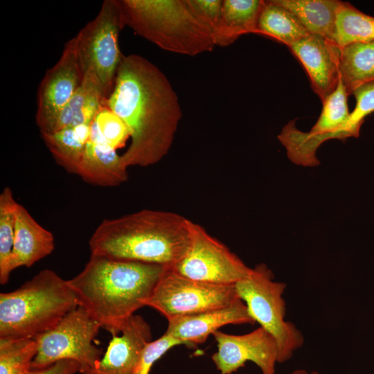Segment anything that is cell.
Returning a JSON list of instances; mask_svg holds the SVG:
<instances>
[{"label":"cell","mask_w":374,"mask_h":374,"mask_svg":"<svg viewBox=\"0 0 374 374\" xmlns=\"http://www.w3.org/2000/svg\"><path fill=\"white\" fill-rule=\"evenodd\" d=\"M105 105L128 130L130 143L122 154L127 168L153 165L167 154L182 112L170 81L153 63L139 55H123Z\"/></svg>","instance_id":"6da1fadb"},{"label":"cell","mask_w":374,"mask_h":374,"mask_svg":"<svg viewBox=\"0 0 374 374\" xmlns=\"http://www.w3.org/2000/svg\"><path fill=\"white\" fill-rule=\"evenodd\" d=\"M166 266L91 255L68 280L78 304L112 336L145 306Z\"/></svg>","instance_id":"7a4b0ae2"},{"label":"cell","mask_w":374,"mask_h":374,"mask_svg":"<svg viewBox=\"0 0 374 374\" xmlns=\"http://www.w3.org/2000/svg\"><path fill=\"white\" fill-rule=\"evenodd\" d=\"M192 222L173 212L150 209L105 219L89 239L91 255L172 267L188 250Z\"/></svg>","instance_id":"3957f363"},{"label":"cell","mask_w":374,"mask_h":374,"mask_svg":"<svg viewBox=\"0 0 374 374\" xmlns=\"http://www.w3.org/2000/svg\"><path fill=\"white\" fill-rule=\"evenodd\" d=\"M78 306L68 280L41 270L15 290L0 294V339H34Z\"/></svg>","instance_id":"277c9868"},{"label":"cell","mask_w":374,"mask_h":374,"mask_svg":"<svg viewBox=\"0 0 374 374\" xmlns=\"http://www.w3.org/2000/svg\"><path fill=\"white\" fill-rule=\"evenodd\" d=\"M125 26L163 50L194 56L215 46L187 0H120Z\"/></svg>","instance_id":"5b68a950"},{"label":"cell","mask_w":374,"mask_h":374,"mask_svg":"<svg viewBox=\"0 0 374 374\" xmlns=\"http://www.w3.org/2000/svg\"><path fill=\"white\" fill-rule=\"evenodd\" d=\"M235 287L255 323L275 339L278 363L289 361L303 346L305 338L294 323L285 319L287 309L283 294L286 284L275 280L272 271L260 263L251 268Z\"/></svg>","instance_id":"8992f818"},{"label":"cell","mask_w":374,"mask_h":374,"mask_svg":"<svg viewBox=\"0 0 374 374\" xmlns=\"http://www.w3.org/2000/svg\"><path fill=\"white\" fill-rule=\"evenodd\" d=\"M124 26L119 0H105L97 16L74 36L82 76L96 83L105 102L114 89L123 56L118 37Z\"/></svg>","instance_id":"52a82bcc"},{"label":"cell","mask_w":374,"mask_h":374,"mask_svg":"<svg viewBox=\"0 0 374 374\" xmlns=\"http://www.w3.org/2000/svg\"><path fill=\"white\" fill-rule=\"evenodd\" d=\"M101 328L82 306L67 313L55 326L34 338L37 351L31 369H40L58 361L71 359L80 365L81 374L101 359L102 350L93 344Z\"/></svg>","instance_id":"ba28073f"},{"label":"cell","mask_w":374,"mask_h":374,"mask_svg":"<svg viewBox=\"0 0 374 374\" xmlns=\"http://www.w3.org/2000/svg\"><path fill=\"white\" fill-rule=\"evenodd\" d=\"M238 299L235 285L193 280L167 267L145 306L168 319L223 307Z\"/></svg>","instance_id":"9c48e42d"},{"label":"cell","mask_w":374,"mask_h":374,"mask_svg":"<svg viewBox=\"0 0 374 374\" xmlns=\"http://www.w3.org/2000/svg\"><path fill=\"white\" fill-rule=\"evenodd\" d=\"M170 268L193 280L225 285H235L251 269L227 247L193 222L188 250Z\"/></svg>","instance_id":"30bf717a"},{"label":"cell","mask_w":374,"mask_h":374,"mask_svg":"<svg viewBox=\"0 0 374 374\" xmlns=\"http://www.w3.org/2000/svg\"><path fill=\"white\" fill-rule=\"evenodd\" d=\"M82 79L73 37L65 44L60 60L46 71L38 88L35 121L41 134L51 132L59 113Z\"/></svg>","instance_id":"8fae6325"},{"label":"cell","mask_w":374,"mask_h":374,"mask_svg":"<svg viewBox=\"0 0 374 374\" xmlns=\"http://www.w3.org/2000/svg\"><path fill=\"white\" fill-rule=\"evenodd\" d=\"M217 350L211 359L220 374H231L254 363L262 374H275L278 346L274 337L259 326L244 335H230L217 330L213 333Z\"/></svg>","instance_id":"7c38bea8"},{"label":"cell","mask_w":374,"mask_h":374,"mask_svg":"<svg viewBox=\"0 0 374 374\" xmlns=\"http://www.w3.org/2000/svg\"><path fill=\"white\" fill-rule=\"evenodd\" d=\"M288 47L305 68L314 91L323 101L340 79L341 48L332 40L315 34H309Z\"/></svg>","instance_id":"4fadbf2b"},{"label":"cell","mask_w":374,"mask_h":374,"mask_svg":"<svg viewBox=\"0 0 374 374\" xmlns=\"http://www.w3.org/2000/svg\"><path fill=\"white\" fill-rule=\"evenodd\" d=\"M165 334L194 347L204 344L208 336L226 325L253 324L244 301L240 298L232 303L202 312L168 319Z\"/></svg>","instance_id":"5bb4252c"},{"label":"cell","mask_w":374,"mask_h":374,"mask_svg":"<svg viewBox=\"0 0 374 374\" xmlns=\"http://www.w3.org/2000/svg\"><path fill=\"white\" fill-rule=\"evenodd\" d=\"M151 339L148 323L141 316L134 314L121 332L112 336L101 359L83 374H134L142 351Z\"/></svg>","instance_id":"9a60e30c"},{"label":"cell","mask_w":374,"mask_h":374,"mask_svg":"<svg viewBox=\"0 0 374 374\" xmlns=\"http://www.w3.org/2000/svg\"><path fill=\"white\" fill-rule=\"evenodd\" d=\"M76 175L89 184L103 187L117 186L127 180L122 154L105 141L93 123Z\"/></svg>","instance_id":"2e32d148"},{"label":"cell","mask_w":374,"mask_h":374,"mask_svg":"<svg viewBox=\"0 0 374 374\" xmlns=\"http://www.w3.org/2000/svg\"><path fill=\"white\" fill-rule=\"evenodd\" d=\"M54 248L53 233L39 224L19 203L13 249L8 262L9 273L20 267H31L51 254Z\"/></svg>","instance_id":"e0dca14e"},{"label":"cell","mask_w":374,"mask_h":374,"mask_svg":"<svg viewBox=\"0 0 374 374\" xmlns=\"http://www.w3.org/2000/svg\"><path fill=\"white\" fill-rule=\"evenodd\" d=\"M264 3L261 0L223 1L220 23L214 34L215 45L228 46L243 34L256 33Z\"/></svg>","instance_id":"ac0fdd59"},{"label":"cell","mask_w":374,"mask_h":374,"mask_svg":"<svg viewBox=\"0 0 374 374\" xmlns=\"http://www.w3.org/2000/svg\"><path fill=\"white\" fill-rule=\"evenodd\" d=\"M291 12L310 34H315L332 40L338 0H274Z\"/></svg>","instance_id":"d6986e66"},{"label":"cell","mask_w":374,"mask_h":374,"mask_svg":"<svg viewBox=\"0 0 374 374\" xmlns=\"http://www.w3.org/2000/svg\"><path fill=\"white\" fill-rule=\"evenodd\" d=\"M91 125L69 127L57 132L41 134L57 165L76 174L90 138Z\"/></svg>","instance_id":"ffe728a7"},{"label":"cell","mask_w":374,"mask_h":374,"mask_svg":"<svg viewBox=\"0 0 374 374\" xmlns=\"http://www.w3.org/2000/svg\"><path fill=\"white\" fill-rule=\"evenodd\" d=\"M105 103L96 83L84 77L81 85L59 113L51 133L69 127L91 125Z\"/></svg>","instance_id":"44dd1931"},{"label":"cell","mask_w":374,"mask_h":374,"mask_svg":"<svg viewBox=\"0 0 374 374\" xmlns=\"http://www.w3.org/2000/svg\"><path fill=\"white\" fill-rule=\"evenodd\" d=\"M339 75L349 95L374 81V41L353 43L341 48Z\"/></svg>","instance_id":"7402d4cb"},{"label":"cell","mask_w":374,"mask_h":374,"mask_svg":"<svg viewBox=\"0 0 374 374\" xmlns=\"http://www.w3.org/2000/svg\"><path fill=\"white\" fill-rule=\"evenodd\" d=\"M256 33L269 36L287 46L310 34L291 12L274 0L265 1Z\"/></svg>","instance_id":"603a6c76"},{"label":"cell","mask_w":374,"mask_h":374,"mask_svg":"<svg viewBox=\"0 0 374 374\" xmlns=\"http://www.w3.org/2000/svg\"><path fill=\"white\" fill-rule=\"evenodd\" d=\"M332 41L341 48L353 43L374 41V17L361 12L349 2L341 1Z\"/></svg>","instance_id":"cb8c5ba5"},{"label":"cell","mask_w":374,"mask_h":374,"mask_svg":"<svg viewBox=\"0 0 374 374\" xmlns=\"http://www.w3.org/2000/svg\"><path fill=\"white\" fill-rule=\"evenodd\" d=\"M18 204L12 189L6 186L0 194V283L9 280L8 262L12 251Z\"/></svg>","instance_id":"d4e9b609"},{"label":"cell","mask_w":374,"mask_h":374,"mask_svg":"<svg viewBox=\"0 0 374 374\" xmlns=\"http://www.w3.org/2000/svg\"><path fill=\"white\" fill-rule=\"evenodd\" d=\"M37 351L34 339H0V374H28Z\"/></svg>","instance_id":"484cf974"},{"label":"cell","mask_w":374,"mask_h":374,"mask_svg":"<svg viewBox=\"0 0 374 374\" xmlns=\"http://www.w3.org/2000/svg\"><path fill=\"white\" fill-rule=\"evenodd\" d=\"M93 123L105 141L115 150L130 137L124 122L105 105L100 109Z\"/></svg>","instance_id":"4316f807"},{"label":"cell","mask_w":374,"mask_h":374,"mask_svg":"<svg viewBox=\"0 0 374 374\" xmlns=\"http://www.w3.org/2000/svg\"><path fill=\"white\" fill-rule=\"evenodd\" d=\"M352 95L355 98L356 105L346 125L348 131L357 137L365 118L374 112V81L357 88Z\"/></svg>","instance_id":"83f0119b"},{"label":"cell","mask_w":374,"mask_h":374,"mask_svg":"<svg viewBox=\"0 0 374 374\" xmlns=\"http://www.w3.org/2000/svg\"><path fill=\"white\" fill-rule=\"evenodd\" d=\"M182 343L166 334L148 343L143 348L134 374H149L154 362L172 348Z\"/></svg>","instance_id":"f1b7e54d"},{"label":"cell","mask_w":374,"mask_h":374,"mask_svg":"<svg viewBox=\"0 0 374 374\" xmlns=\"http://www.w3.org/2000/svg\"><path fill=\"white\" fill-rule=\"evenodd\" d=\"M187 2L197 17L211 30L214 36L220 23L223 1L187 0Z\"/></svg>","instance_id":"f546056e"},{"label":"cell","mask_w":374,"mask_h":374,"mask_svg":"<svg viewBox=\"0 0 374 374\" xmlns=\"http://www.w3.org/2000/svg\"><path fill=\"white\" fill-rule=\"evenodd\" d=\"M80 373L79 364L71 359L58 361L40 369H31L28 374H75Z\"/></svg>","instance_id":"4dcf8cb0"},{"label":"cell","mask_w":374,"mask_h":374,"mask_svg":"<svg viewBox=\"0 0 374 374\" xmlns=\"http://www.w3.org/2000/svg\"><path fill=\"white\" fill-rule=\"evenodd\" d=\"M289 374H319V373L317 371H312L310 373L304 369H298V370H295L290 373Z\"/></svg>","instance_id":"1f68e13d"}]
</instances>
